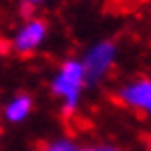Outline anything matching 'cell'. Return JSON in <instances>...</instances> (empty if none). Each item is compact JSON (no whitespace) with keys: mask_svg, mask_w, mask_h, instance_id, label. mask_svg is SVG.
<instances>
[{"mask_svg":"<svg viewBox=\"0 0 151 151\" xmlns=\"http://www.w3.org/2000/svg\"><path fill=\"white\" fill-rule=\"evenodd\" d=\"M117 63V45L113 40H99L81 58V67L85 73L87 85H99L109 77Z\"/></svg>","mask_w":151,"mask_h":151,"instance_id":"2","label":"cell"},{"mask_svg":"<svg viewBox=\"0 0 151 151\" xmlns=\"http://www.w3.org/2000/svg\"><path fill=\"white\" fill-rule=\"evenodd\" d=\"M32 113V97L30 95H14L8 103L4 105V119L8 121V123H24L28 117Z\"/></svg>","mask_w":151,"mask_h":151,"instance_id":"5","label":"cell"},{"mask_svg":"<svg viewBox=\"0 0 151 151\" xmlns=\"http://www.w3.org/2000/svg\"><path fill=\"white\" fill-rule=\"evenodd\" d=\"M117 99L121 103L137 111V113H149L151 111V81L149 79H133L119 87Z\"/></svg>","mask_w":151,"mask_h":151,"instance_id":"4","label":"cell"},{"mask_svg":"<svg viewBox=\"0 0 151 151\" xmlns=\"http://www.w3.org/2000/svg\"><path fill=\"white\" fill-rule=\"evenodd\" d=\"M28 6H35V4H38V2H42V0H24Z\"/></svg>","mask_w":151,"mask_h":151,"instance_id":"8","label":"cell"},{"mask_svg":"<svg viewBox=\"0 0 151 151\" xmlns=\"http://www.w3.org/2000/svg\"><path fill=\"white\" fill-rule=\"evenodd\" d=\"M45 151H79V147H77L75 141H70V139H57V141H52Z\"/></svg>","mask_w":151,"mask_h":151,"instance_id":"6","label":"cell"},{"mask_svg":"<svg viewBox=\"0 0 151 151\" xmlns=\"http://www.w3.org/2000/svg\"><path fill=\"white\" fill-rule=\"evenodd\" d=\"M85 87H87L85 73H83L81 60H77V58L63 60L50 79V93L60 101V107L67 115L79 109Z\"/></svg>","mask_w":151,"mask_h":151,"instance_id":"1","label":"cell"},{"mask_svg":"<svg viewBox=\"0 0 151 151\" xmlns=\"http://www.w3.org/2000/svg\"><path fill=\"white\" fill-rule=\"evenodd\" d=\"M79 151H119L115 145H87Z\"/></svg>","mask_w":151,"mask_h":151,"instance_id":"7","label":"cell"},{"mask_svg":"<svg viewBox=\"0 0 151 151\" xmlns=\"http://www.w3.org/2000/svg\"><path fill=\"white\" fill-rule=\"evenodd\" d=\"M48 36V26L42 18H26L10 38V47L18 55H30L45 45Z\"/></svg>","mask_w":151,"mask_h":151,"instance_id":"3","label":"cell"}]
</instances>
